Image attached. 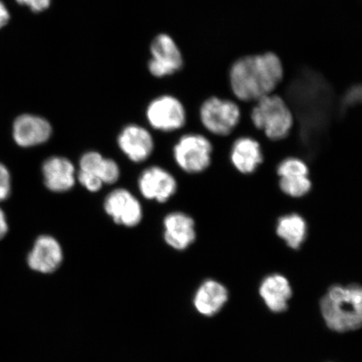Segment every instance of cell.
I'll return each mask as SVG.
<instances>
[{
  "mask_svg": "<svg viewBox=\"0 0 362 362\" xmlns=\"http://www.w3.org/2000/svg\"><path fill=\"white\" fill-rule=\"evenodd\" d=\"M8 21H10V13H8L6 6L0 0V29L6 26Z\"/></svg>",
  "mask_w": 362,
  "mask_h": 362,
  "instance_id": "obj_24",
  "label": "cell"
},
{
  "mask_svg": "<svg viewBox=\"0 0 362 362\" xmlns=\"http://www.w3.org/2000/svg\"><path fill=\"white\" fill-rule=\"evenodd\" d=\"M78 180L81 185L90 192H97L100 191L103 183L96 176L86 173V172L79 170Z\"/></svg>",
  "mask_w": 362,
  "mask_h": 362,
  "instance_id": "obj_22",
  "label": "cell"
},
{
  "mask_svg": "<svg viewBox=\"0 0 362 362\" xmlns=\"http://www.w3.org/2000/svg\"><path fill=\"white\" fill-rule=\"evenodd\" d=\"M117 143L129 160L143 162L153 151V140L151 134L143 127L132 124L125 127L117 139Z\"/></svg>",
  "mask_w": 362,
  "mask_h": 362,
  "instance_id": "obj_16",
  "label": "cell"
},
{
  "mask_svg": "<svg viewBox=\"0 0 362 362\" xmlns=\"http://www.w3.org/2000/svg\"><path fill=\"white\" fill-rule=\"evenodd\" d=\"M275 174L280 192L292 200H301L313 191L311 168L300 156L283 158L276 165Z\"/></svg>",
  "mask_w": 362,
  "mask_h": 362,
  "instance_id": "obj_6",
  "label": "cell"
},
{
  "mask_svg": "<svg viewBox=\"0 0 362 362\" xmlns=\"http://www.w3.org/2000/svg\"><path fill=\"white\" fill-rule=\"evenodd\" d=\"M261 139L252 134H238L233 139L228 151V160L233 168L243 175H251L265 161V153Z\"/></svg>",
  "mask_w": 362,
  "mask_h": 362,
  "instance_id": "obj_7",
  "label": "cell"
},
{
  "mask_svg": "<svg viewBox=\"0 0 362 362\" xmlns=\"http://www.w3.org/2000/svg\"><path fill=\"white\" fill-rule=\"evenodd\" d=\"M8 226L6 216L4 211L0 208V240H2L8 233Z\"/></svg>",
  "mask_w": 362,
  "mask_h": 362,
  "instance_id": "obj_25",
  "label": "cell"
},
{
  "mask_svg": "<svg viewBox=\"0 0 362 362\" xmlns=\"http://www.w3.org/2000/svg\"><path fill=\"white\" fill-rule=\"evenodd\" d=\"M183 66L182 54L169 35L156 36L151 45V59L148 70L156 78L175 74Z\"/></svg>",
  "mask_w": 362,
  "mask_h": 362,
  "instance_id": "obj_9",
  "label": "cell"
},
{
  "mask_svg": "<svg viewBox=\"0 0 362 362\" xmlns=\"http://www.w3.org/2000/svg\"><path fill=\"white\" fill-rule=\"evenodd\" d=\"M252 128L269 142L287 140L296 130V115L278 94H270L255 103L249 112Z\"/></svg>",
  "mask_w": 362,
  "mask_h": 362,
  "instance_id": "obj_3",
  "label": "cell"
},
{
  "mask_svg": "<svg viewBox=\"0 0 362 362\" xmlns=\"http://www.w3.org/2000/svg\"><path fill=\"white\" fill-rule=\"evenodd\" d=\"M243 111L237 102L211 96L199 108V119L203 129L214 138H228L242 125Z\"/></svg>",
  "mask_w": 362,
  "mask_h": 362,
  "instance_id": "obj_4",
  "label": "cell"
},
{
  "mask_svg": "<svg viewBox=\"0 0 362 362\" xmlns=\"http://www.w3.org/2000/svg\"><path fill=\"white\" fill-rule=\"evenodd\" d=\"M228 300V291L223 284L206 279L198 288L194 297V306L204 316H214L223 309Z\"/></svg>",
  "mask_w": 362,
  "mask_h": 362,
  "instance_id": "obj_19",
  "label": "cell"
},
{
  "mask_svg": "<svg viewBox=\"0 0 362 362\" xmlns=\"http://www.w3.org/2000/svg\"><path fill=\"white\" fill-rule=\"evenodd\" d=\"M139 188L144 197L163 203L175 196L178 184L170 172L161 167L153 166L140 175Z\"/></svg>",
  "mask_w": 362,
  "mask_h": 362,
  "instance_id": "obj_12",
  "label": "cell"
},
{
  "mask_svg": "<svg viewBox=\"0 0 362 362\" xmlns=\"http://www.w3.org/2000/svg\"><path fill=\"white\" fill-rule=\"evenodd\" d=\"M45 187L53 192H66L75 185V168L64 157H52L42 166Z\"/></svg>",
  "mask_w": 362,
  "mask_h": 362,
  "instance_id": "obj_17",
  "label": "cell"
},
{
  "mask_svg": "<svg viewBox=\"0 0 362 362\" xmlns=\"http://www.w3.org/2000/svg\"><path fill=\"white\" fill-rule=\"evenodd\" d=\"M147 119L153 129L163 132H174L187 124V115L179 99L165 95L149 104Z\"/></svg>",
  "mask_w": 362,
  "mask_h": 362,
  "instance_id": "obj_8",
  "label": "cell"
},
{
  "mask_svg": "<svg viewBox=\"0 0 362 362\" xmlns=\"http://www.w3.org/2000/svg\"><path fill=\"white\" fill-rule=\"evenodd\" d=\"M63 252L56 238L48 235L40 236L33 250L27 257V264L31 270L40 274H52L61 266Z\"/></svg>",
  "mask_w": 362,
  "mask_h": 362,
  "instance_id": "obj_14",
  "label": "cell"
},
{
  "mask_svg": "<svg viewBox=\"0 0 362 362\" xmlns=\"http://www.w3.org/2000/svg\"><path fill=\"white\" fill-rule=\"evenodd\" d=\"M104 210L115 223L134 228L142 220V206L132 194L125 189H117L106 197Z\"/></svg>",
  "mask_w": 362,
  "mask_h": 362,
  "instance_id": "obj_10",
  "label": "cell"
},
{
  "mask_svg": "<svg viewBox=\"0 0 362 362\" xmlns=\"http://www.w3.org/2000/svg\"><path fill=\"white\" fill-rule=\"evenodd\" d=\"M259 293L266 306L272 312L282 313L288 309V303L292 297V288L285 276L273 274L262 280Z\"/></svg>",
  "mask_w": 362,
  "mask_h": 362,
  "instance_id": "obj_18",
  "label": "cell"
},
{
  "mask_svg": "<svg viewBox=\"0 0 362 362\" xmlns=\"http://www.w3.org/2000/svg\"><path fill=\"white\" fill-rule=\"evenodd\" d=\"M80 170L96 176L103 184L115 183L120 170L115 160L104 158L98 152L86 153L80 160Z\"/></svg>",
  "mask_w": 362,
  "mask_h": 362,
  "instance_id": "obj_20",
  "label": "cell"
},
{
  "mask_svg": "<svg viewBox=\"0 0 362 362\" xmlns=\"http://www.w3.org/2000/svg\"><path fill=\"white\" fill-rule=\"evenodd\" d=\"M176 165L189 175H202L214 162V144L209 135L202 133L185 134L173 148Z\"/></svg>",
  "mask_w": 362,
  "mask_h": 362,
  "instance_id": "obj_5",
  "label": "cell"
},
{
  "mask_svg": "<svg viewBox=\"0 0 362 362\" xmlns=\"http://www.w3.org/2000/svg\"><path fill=\"white\" fill-rule=\"evenodd\" d=\"M310 223L300 212L291 211L279 216L275 221L274 233L284 246L298 251L310 237Z\"/></svg>",
  "mask_w": 362,
  "mask_h": 362,
  "instance_id": "obj_13",
  "label": "cell"
},
{
  "mask_svg": "<svg viewBox=\"0 0 362 362\" xmlns=\"http://www.w3.org/2000/svg\"><path fill=\"white\" fill-rule=\"evenodd\" d=\"M11 192V176L7 167L0 163V202L6 201Z\"/></svg>",
  "mask_w": 362,
  "mask_h": 362,
  "instance_id": "obj_21",
  "label": "cell"
},
{
  "mask_svg": "<svg viewBox=\"0 0 362 362\" xmlns=\"http://www.w3.org/2000/svg\"><path fill=\"white\" fill-rule=\"evenodd\" d=\"M284 76L282 62L275 53L245 56L230 68V88L238 101L255 103L274 93Z\"/></svg>",
  "mask_w": 362,
  "mask_h": 362,
  "instance_id": "obj_1",
  "label": "cell"
},
{
  "mask_svg": "<svg viewBox=\"0 0 362 362\" xmlns=\"http://www.w3.org/2000/svg\"><path fill=\"white\" fill-rule=\"evenodd\" d=\"M16 2L29 7L33 12L40 13L47 10L52 0H16Z\"/></svg>",
  "mask_w": 362,
  "mask_h": 362,
  "instance_id": "obj_23",
  "label": "cell"
},
{
  "mask_svg": "<svg viewBox=\"0 0 362 362\" xmlns=\"http://www.w3.org/2000/svg\"><path fill=\"white\" fill-rule=\"evenodd\" d=\"M325 324L334 332L358 329L362 323V291L360 285H334L320 301Z\"/></svg>",
  "mask_w": 362,
  "mask_h": 362,
  "instance_id": "obj_2",
  "label": "cell"
},
{
  "mask_svg": "<svg viewBox=\"0 0 362 362\" xmlns=\"http://www.w3.org/2000/svg\"><path fill=\"white\" fill-rule=\"evenodd\" d=\"M52 134V125L42 117L23 115L13 122V137L21 147L29 148L44 144Z\"/></svg>",
  "mask_w": 362,
  "mask_h": 362,
  "instance_id": "obj_15",
  "label": "cell"
},
{
  "mask_svg": "<svg viewBox=\"0 0 362 362\" xmlns=\"http://www.w3.org/2000/svg\"><path fill=\"white\" fill-rule=\"evenodd\" d=\"M164 238L168 245L177 251H185L197 242V221L182 211L171 212L164 219Z\"/></svg>",
  "mask_w": 362,
  "mask_h": 362,
  "instance_id": "obj_11",
  "label": "cell"
}]
</instances>
